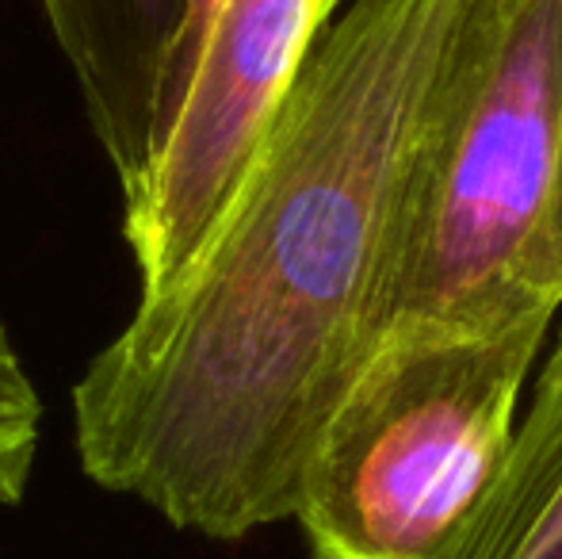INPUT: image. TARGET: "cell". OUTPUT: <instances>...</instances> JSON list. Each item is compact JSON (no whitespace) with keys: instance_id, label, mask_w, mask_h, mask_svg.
Returning a JSON list of instances; mask_svg holds the SVG:
<instances>
[{"instance_id":"obj_1","label":"cell","mask_w":562,"mask_h":559,"mask_svg":"<svg viewBox=\"0 0 562 559\" xmlns=\"http://www.w3.org/2000/svg\"><path fill=\"white\" fill-rule=\"evenodd\" d=\"M467 4L352 0L329 20L200 249L77 380L92 483L207 540L295 517L314 440L383 337Z\"/></svg>"},{"instance_id":"obj_2","label":"cell","mask_w":562,"mask_h":559,"mask_svg":"<svg viewBox=\"0 0 562 559\" xmlns=\"http://www.w3.org/2000/svg\"><path fill=\"white\" fill-rule=\"evenodd\" d=\"M562 146V0H471L417 142L383 337L509 326L555 188ZM379 337V342H383Z\"/></svg>"},{"instance_id":"obj_3","label":"cell","mask_w":562,"mask_h":559,"mask_svg":"<svg viewBox=\"0 0 562 559\" xmlns=\"http://www.w3.org/2000/svg\"><path fill=\"white\" fill-rule=\"evenodd\" d=\"M555 311L383 337L322 425L295 517L314 559H437L494 483Z\"/></svg>"},{"instance_id":"obj_4","label":"cell","mask_w":562,"mask_h":559,"mask_svg":"<svg viewBox=\"0 0 562 559\" xmlns=\"http://www.w3.org/2000/svg\"><path fill=\"white\" fill-rule=\"evenodd\" d=\"M345 0H223L177 108L123 188L142 295L188 265Z\"/></svg>"},{"instance_id":"obj_5","label":"cell","mask_w":562,"mask_h":559,"mask_svg":"<svg viewBox=\"0 0 562 559\" xmlns=\"http://www.w3.org/2000/svg\"><path fill=\"white\" fill-rule=\"evenodd\" d=\"M46 20L81 85L92 131L119 185L138 172L154 135L180 0H46Z\"/></svg>"},{"instance_id":"obj_6","label":"cell","mask_w":562,"mask_h":559,"mask_svg":"<svg viewBox=\"0 0 562 559\" xmlns=\"http://www.w3.org/2000/svg\"><path fill=\"white\" fill-rule=\"evenodd\" d=\"M437 559H562V337L494 483Z\"/></svg>"},{"instance_id":"obj_7","label":"cell","mask_w":562,"mask_h":559,"mask_svg":"<svg viewBox=\"0 0 562 559\" xmlns=\"http://www.w3.org/2000/svg\"><path fill=\"white\" fill-rule=\"evenodd\" d=\"M43 445V395L0 322V506L23 502Z\"/></svg>"},{"instance_id":"obj_8","label":"cell","mask_w":562,"mask_h":559,"mask_svg":"<svg viewBox=\"0 0 562 559\" xmlns=\"http://www.w3.org/2000/svg\"><path fill=\"white\" fill-rule=\"evenodd\" d=\"M218 8H223V0H180V23H177V35H172L169 58H165L161 85H157L154 135H149V146H154L157 131L165 127V120H169L172 108H177L180 92H184V85H188V74H192V66H195V54H200V46H203V38H207L211 23H215ZM142 161H146V157H142Z\"/></svg>"},{"instance_id":"obj_9","label":"cell","mask_w":562,"mask_h":559,"mask_svg":"<svg viewBox=\"0 0 562 559\" xmlns=\"http://www.w3.org/2000/svg\"><path fill=\"white\" fill-rule=\"evenodd\" d=\"M520 288L536 303H548L555 311L562 306V146L548 215H543V226L532 242V254H528L525 272H520Z\"/></svg>"},{"instance_id":"obj_10","label":"cell","mask_w":562,"mask_h":559,"mask_svg":"<svg viewBox=\"0 0 562 559\" xmlns=\"http://www.w3.org/2000/svg\"><path fill=\"white\" fill-rule=\"evenodd\" d=\"M38 4H43V8H46V0H38Z\"/></svg>"}]
</instances>
